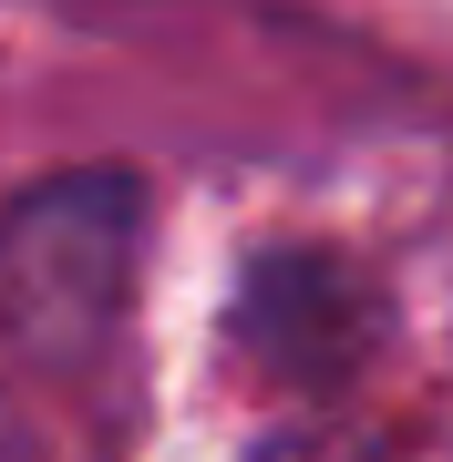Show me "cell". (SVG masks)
Listing matches in <instances>:
<instances>
[{
  "label": "cell",
  "mask_w": 453,
  "mask_h": 462,
  "mask_svg": "<svg viewBox=\"0 0 453 462\" xmlns=\"http://www.w3.org/2000/svg\"><path fill=\"white\" fill-rule=\"evenodd\" d=\"M237 339L258 349V360H278V370H351L361 360V339H371V309H361V288L340 278V267H319V257H269L248 278V298H237Z\"/></svg>",
  "instance_id": "obj_2"
},
{
  "label": "cell",
  "mask_w": 453,
  "mask_h": 462,
  "mask_svg": "<svg viewBox=\"0 0 453 462\" xmlns=\"http://www.w3.org/2000/svg\"><path fill=\"white\" fill-rule=\"evenodd\" d=\"M124 267H135V185L124 175H62L0 206V319L42 349H72L103 329Z\"/></svg>",
  "instance_id": "obj_1"
}]
</instances>
